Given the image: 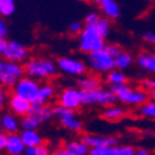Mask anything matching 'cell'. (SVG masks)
Segmentation results:
<instances>
[{"mask_svg": "<svg viewBox=\"0 0 155 155\" xmlns=\"http://www.w3.org/2000/svg\"><path fill=\"white\" fill-rule=\"evenodd\" d=\"M52 155H73V154L68 151L64 147H57L52 150Z\"/></svg>", "mask_w": 155, "mask_h": 155, "instance_id": "40", "label": "cell"}, {"mask_svg": "<svg viewBox=\"0 0 155 155\" xmlns=\"http://www.w3.org/2000/svg\"><path fill=\"white\" fill-rule=\"evenodd\" d=\"M16 4L14 0H0V18L6 19L14 15Z\"/></svg>", "mask_w": 155, "mask_h": 155, "instance_id": "26", "label": "cell"}, {"mask_svg": "<svg viewBox=\"0 0 155 155\" xmlns=\"http://www.w3.org/2000/svg\"><path fill=\"white\" fill-rule=\"evenodd\" d=\"M89 149L93 148H113L118 147L119 139L112 135H101V134H83L81 138Z\"/></svg>", "mask_w": 155, "mask_h": 155, "instance_id": "11", "label": "cell"}, {"mask_svg": "<svg viewBox=\"0 0 155 155\" xmlns=\"http://www.w3.org/2000/svg\"><path fill=\"white\" fill-rule=\"evenodd\" d=\"M57 68L58 71H61L64 74L68 76H74V77H82L84 74H87V63L77 57H72V56H62L58 57L56 61Z\"/></svg>", "mask_w": 155, "mask_h": 155, "instance_id": "6", "label": "cell"}, {"mask_svg": "<svg viewBox=\"0 0 155 155\" xmlns=\"http://www.w3.org/2000/svg\"><path fill=\"white\" fill-rule=\"evenodd\" d=\"M25 155H52V150L50 149L48 145L42 144L35 148H26L25 149Z\"/></svg>", "mask_w": 155, "mask_h": 155, "instance_id": "30", "label": "cell"}, {"mask_svg": "<svg viewBox=\"0 0 155 155\" xmlns=\"http://www.w3.org/2000/svg\"><path fill=\"white\" fill-rule=\"evenodd\" d=\"M94 5L98 8L99 14L110 21L119 19L122 14L119 4L114 0H97V2H94Z\"/></svg>", "mask_w": 155, "mask_h": 155, "instance_id": "13", "label": "cell"}, {"mask_svg": "<svg viewBox=\"0 0 155 155\" xmlns=\"http://www.w3.org/2000/svg\"><path fill=\"white\" fill-rule=\"evenodd\" d=\"M6 45H8V40H6V38H0V56H2V57H3V55L5 52Z\"/></svg>", "mask_w": 155, "mask_h": 155, "instance_id": "43", "label": "cell"}, {"mask_svg": "<svg viewBox=\"0 0 155 155\" xmlns=\"http://www.w3.org/2000/svg\"><path fill=\"white\" fill-rule=\"evenodd\" d=\"M6 141H8V134L0 133V151L5 150V148H6Z\"/></svg>", "mask_w": 155, "mask_h": 155, "instance_id": "41", "label": "cell"}, {"mask_svg": "<svg viewBox=\"0 0 155 155\" xmlns=\"http://www.w3.org/2000/svg\"><path fill=\"white\" fill-rule=\"evenodd\" d=\"M96 29L98 31V34L101 35V37L103 38V40H107V37L109 36L110 34V29H112V21L106 19V18H103L99 20V22L96 25Z\"/></svg>", "mask_w": 155, "mask_h": 155, "instance_id": "28", "label": "cell"}, {"mask_svg": "<svg viewBox=\"0 0 155 155\" xmlns=\"http://www.w3.org/2000/svg\"><path fill=\"white\" fill-rule=\"evenodd\" d=\"M106 82L109 87H114V86H122V84H127L128 83V76L124 73V71L120 70H113L110 72H108L106 74Z\"/></svg>", "mask_w": 155, "mask_h": 155, "instance_id": "23", "label": "cell"}, {"mask_svg": "<svg viewBox=\"0 0 155 155\" xmlns=\"http://www.w3.org/2000/svg\"><path fill=\"white\" fill-rule=\"evenodd\" d=\"M9 91L3 86H0V110H3L5 107H8V101H9Z\"/></svg>", "mask_w": 155, "mask_h": 155, "instance_id": "35", "label": "cell"}, {"mask_svg": "<svg viewBox=\"0 0 155 155\" xmlns=\"http://www.w3.org/2000/svg\"><path fill=\"white\" fill-rule=\"evenodd\" d=\"M25 147L24 141L20 137V134H11L8 135V141H6V148L5 151L8 155H15V154H24L25 153Z\"/></svg>", "mask_w": 155, "mask_h": 155, "instance_id": "20", "label": "cell"}, {"mask_svg": "<svg viewBox=\"0 0 155 155\" xmlns=\"http://www.w3.org/2000/svg\"><path fill=\"white\" fill-rule=\"evenodd\" d=\"M0 133H4V132H3V128H2V125H0Z\"/></svg>", "mask_w": 155, "mask_h": 155, "instance_id": "46", "label": "cell"}, {"mask_svg": "<svg viewBox=\"0 0 155 155\" xmlns=\"http://www.w3.org/2000/svg\"><path fill=\"white\" fill-rule=\"evenodd\" d=\"M20 125H21V130H37V128L40 127V123L34 117L28 114L26 117L20 119Z\"/></svg>", "mask_w": 155, "mask_h": 155, "instance_id": "29", "label": "cell"}, {"mask_svg": "<svg viewBox=\"0 0 155 155\" xmlns=\"http://www.w3.org/2000/svg\"><path fill=\"white\" fill-rule=\"evenodd\" d=\"M118 155H135V148L133 145H118Z\"/></svg>", "mask_w": 155, "mask_h": 155, "instance_id": "36", "label": "cell"}, {"mask_svg": "<svg viewBox=\"0 0 155 155\" xmlns=\"http://www.w3.org/2000/svg\"><path fill=\"white\" fill-rule=\"evenodd\" d=\"M76 87L80 88L81 91H93V89L102 87V80L97 74H84L78 77L76 81Z\"/></svg>", "mask_w": 155, "mask_h": 155, "instance_id": "18", "label": "cell"}, {"mask_svg": "<svg viewBox=\"0 0 155 155\" xmlns=\"http://www.w3.org/2000/svg\"><path fill=\"white\" fill-rule=\"evenodd\" d=\"M4 66H5V60L4 58H0V81H2V78L4 77V74H5Z\"/></svg>", "mask_w": 155, "mask_h": 155, "instance_id": "44", "label": "cell"}, {"mask_svg": "<svg viewBox=\"0 0 155 155\" xmlns=\"http://www.w3.org/2000/svg\"><path fill=\"white\" fill-rule=\"evenodd\" d=\"M5 74L10 76L12 78H15L16 81H19L20 78L25 76V71H24V64L19 63V62H11V61H5Z\"/></svg>", "mask_w": 155, "mask_h": 155, "instance_id": "25", "label": "cell"}, {"mask_svg": "<svg viewBox=\"0 0 155 155\" xmlns=\"http://www.w3.org/2000/svg\"><path fill=\"white\" fill-rule=\"evenodd\" d=\"M153 55H154V56H155V51H154V52H153Z\"/></svg>", "mask_w": 155, "mask_h": 155, "instance_id": "48", "label": "cell"}, {"mask_svg": "<svg viewBox=\"0 0 155 155\" xmlns=\"http://www.w3.org/2000/svg\"><path fill=\"white\" fill-rule=\"evenodd\" d=\"M29 115L34 117L38 123L42 124L46 123L48 120H51L55 117V109L52 106L46 104V106H37V104H32L31 109L29 112Z\"/></svg>", "mask_w": 155, "mask_h": 155, "instance_id": "16", "label": "cell"}, {"mask_svg": "<svg viewBox=\"0 0 155 155\" xmlns=\"http://www.w3.org/2000/svg\"><path fill=\"white\" fill-rule=\"evenodd\" d=\"M86 63L88 70H91L96 74H107L108 72L115 70L114 58L106 52V50L96 51V52L87 55Z\"/></svg>", "mask_w": 155, "mask_h": 155, "instance_id": "4", "label": "cell"}, {"mask_svg": "<svg viewBox=\"0 0 155 155\" xmlns=\"http://www.w3.org/2000/svg\"><path fill=\"white\" fill-rule=\"evenodd\" d=\"M138 114L140 117H144L148 119H154L155 120V101L149 99L143 106L138 108Z\"/></svg>", "mask_w": 155, "mask_h": 155, "instance_id": "27", "label": "cell"}, {"mask_svg": "<svg viewBox=\"0 0 155 155\" xmlns=\"http://www.w3.org/2000/svg\"><path fill=\"white\" fill-rule=\"evenodd\" d=\"M141 38H143V41L147 42L148 45L150 46H155V32L153 31H147L141 35Z\"/></svg>", "mask_w": 155, "mask_h": 155, "instance_id": "38", "label": "cell"}, {"mask_svg": "<svg viewBox=\"0 0 155 155\" xmlns=\"http://www.w3.org/2000/svg\"><path fill=\"white\" fill-rule=\"evenodd\" d=\"M41 83L31 78V77L24 76L22 78H20L16 84L14 86V88L11 89V94H15L18 97H21L24 99H26L29 102H32L38 92V88H40Z\"/></svg>", "mask_w": 155, "mask_h": 155, "instance_id": "8", "label": "cell"}, {"mask_svg": "<svg viewBox=\"0 0 155 155\" xmlns=\"http://www.w3.org/2000/svg\"><path fill=\"white\" fill-rule=\"evenodd\" d=\"M106 45V41L101 37L96 26H84L83 31L78 36V48L86 55L104 50Z\"/></svg>", "mask_w": 155, "mask_h": 155, "instance_id": "3", "label": "cell"}, {"mask_svg": "<svg viewBox=\"0 0 155 155\" xmlns=\"http://www.w3.org/2000/svg\"><path fill=\"white\" fill-rule=\"evenodd\" d=\"M25 76L31 77L36 81H46L51 80L57 74V64L54 60L35 56L30 57L26 62H24Z\"/></svg>", "mask_w": 155, "mask_h": 155, "instance_id": "1", "label": "cell"}, {"mask_svg": "<svg viewBox=\"0 0 155 155\" xmlns=\"http://www.w3.org/2000/svg\"><path fill=\"white\" fill-rule=\"evenodd\" d=\"M30 52L29 48L24 44L16 41V40H10L8 41L5 52L3 55L5 61H11V62H26L30 58Z\"/></svg>", "mask_w": 155, "mask_h": 155, "instance_id": "10", "label": "cell"}, {"mask_svg": "<svg viewBox=\"0 0 155 155\" xmlns=\"http://www.w3.org/2000/svg\"><path fill=\"white\" fill-rule=\"evenodd\" d=\"M134 62H135V57L133 56V54L129 52V51H125V50H123V52L119 54L117 57L114 58L115 68L120 70V71L128 70Z\"/></svg>", "mask_w": 155, "mask_h": 155, "instance_id": "24", "label": "cell"}, {"mask_svg": "<svg viewBox=\"0 0 155 155\" xmlns=\"http://www.w3.org/2000/svg\"><path fill=\"white\" fill-rule=\"evenodd\" d=\"M84 29V24L82 21H72L68 25V32L72 36H80Z\"/></svg>", "mask_w": 155, "mask_h": 155, "instance_id": "33", "label": "cell"}, {"mask_svg": "<svg viewBox=\"0 0 155 155\" xmlns=\"http://www.w3.org/2000/svg\"><path fill=\"white\" fill-rule=\"evenodd\" d=\"M117 97L110 91V88H97L93 91H83L82 92V104L83 106H92L98 104L103 107H109L115 104Z\"/></svg>", "mask_w": 155, "mask_h": 155, "instance_id": "5", "label": "cell"}, {"mask_svg": "<svg viewBox=\"0 0 155 155\" xmlns=\"http://www.w3.org/2000/svg\"><path fill=\"white\" fill-rule=\"evenodd\" d=\"M135 155H150V150L144 147H139L135 148Z\"/></svg>", "mask_w": 155, "mask_h": 155, "instance_id": "42", "label": "cell"}, {"mask_svg": "<svg viewBox=\"0 0 155 155\" xmlns=\"http://www.w3.org/2000/svg\"><path fill=\"white\" fill-rule=\"evenodd\" d=\"M0 125L3 128V132L8 135L19 134V132L21 130L20 118L10 112H4L0 114Z\"/></svg>", "mask_w": 155, "mask_h": 155, "instance_id": "14", "label": "cell"}, {"mask_svg": "<svg viewBox=\"0 0 155 155\" xmlns=\"http://www.w3.org/2000/svg\"><path fill=\"white\" fill-rule=\"evenodd\" d=\"M55 97H56V87L52 83H41L35 99L31 103L37 106H46Z\"/></svg>", "mask_w": 155, "mask_h": 155, "instance_id": "15", "label": "cell"}, {"mask_svg": "<svg viewBox=\"0 0 155 155\" xmlns=\"http://www.w3.org/2000/svg\"><path fill=\"white\" fill-rule=\"evenodd\" d=\"M101 19H102V15L99 14V11L92 10V11H89L88 14L84 16L83 24H84V26H96V25L99 22Z\"/></svg>", "mask_w": 155, "mask_h": 155, "instance_id": "31", "label": "cell"}, {"mask_svg": "<svg viewBox=\"0 0 155 155\" xmlns=\"http://www.w3.org/2000/svg\"><path fill=\"white\" fill-rule=\"evenodd\" d=\"M128 110L125 107L119 106V104H113L109 107H106L102 112V118L108 122H118L123 119L127 115Z\"/></svg>", "mask_w": 155, "mask_h": 155, "instance_id": "19", "label": "cell"}, {"mask_svg": "<svg viewBox=\"0 0 155 155\" xmlns=\"http://www.w3.org/2000/svg\"><path fill=\"white\" fill-rule=\"evenodd\" d=\"M141 87H143L147 92H154L155 91V78H144L141 81Z\"/></svg>", "mask_w": 155, "mask_h": 155, "instance_id": "37", "label": "cell"}, {"mask_svg": "<svg viewBox=\"0 0 155 155\" xmlns=\"http://www.w3.org/2000/svg\"><path fill=\"white\" fill-rule=\"evenodd\" d=\"M135 63L143 71L155 74V56L149 51H140L135 56Z\"/></svg>", "mask_w": 155, "mask_h": 155, "instance_id": "17", "label": "cell"}, {"mask_svg": "<svg viewBox=\"0 0 155 155\" xmlns=\"http://www.w3.org/2000/svg\"><path fill=\"white\" fill-rule=\"evenodd\" d=\"M104 50H106V52L109 56H112L113 58H115L119 54L123 52V47L119 46V45H117V44H107L106 47H104Z\"/></svg>", "mask_w": 155, "mask_h": 155, "instance_id": "34", "label": "cell"}, {"mask_svg": "<svg viewBox=\"0 0 155 155\" xmlns=\"http://www.w3.org/2000/svg\"><path fill=\"white\" fill-rule=\"evenodd\" d=\"M54 109H55V117L58 119V123L63 129L70 132H81L83 129V124L81 119L77 117L74 110L63 108L60 106L54 107Z\"/></svg>", "mask_w": 155, "mask_h": 155, "instance_id": "9", "label": "cell"}, {"mask_svg": "<svg viewBox=\"0 0 155 155\" xmlns=\"http://www.w3.org/2000/svg\"><path fill=\"white\" fill-rule=\"evenodd\" d=\"M63 147L68 151H71L73 155H88L89 150H91L82 139H71L66 141V144Z\"/></svg>", "mask_w": 155, "mask_h": 155, "instance_id": "22", "label": "cell"}, {"mask_svg": "<svg viewBox=\"0 0 155 155\" xmlns=\"http://www.w3.org/2000/svg\"><path fill=\"white\" fill-rule=\"evenodd\" d=\"M110 91L115 94L117 101L120 102L124 106L129 107H140L144 103L149 101V92H147L144 88H134L132 86L122 84V86H114L109 87Z\"/></svg>", "mask_w": 155, "mask_h": 155, "instance_id": "2", "label": "cell"}, {"mask_svg": "<svg viewBox=\"0 0 155 155\" xmlns=\"http://www.w3.org/2000/svg\"><path fill=\"white\" fill-rule=\"evenodd\" d=\"M88 155H118V147L113 148H93Z\"/></svg>", "mask_w": 155, "mask_h": 155, "instance_id": "32", "label": "cell"}, {"mask_svg": "<svg viewBox=\"0 0 155 155\" xmlns=\"http://www.w3.org/2000/svg\"><path fill=\"white\" fill-rule=\"evenodd\" d=\"M8 32H9V29H8V24L5 19L0 18V38H6Z\"/></svg>", "mask_w": 155, "mask_h": 155, "instance_id": "39", "label": "cell"}, {"mask_svg": "<svg viewBox=\"0 0 155 155\" xmlns=\"http://www.w3.org/2000/svg\"><path fill=\"white\" fill-rule=\"evenodd\" d=\"M149 96H150V99H154L155 101V91L154 92H149Z\"/></svg>", "mask_w": 155, "mask_h": 155, "instance_id": "45", "label": "cell"}, {"mask_svg": "<svg viewBox=\"0 0 155 155\" xmlns=\"http://www.w3.org/2000/svg\"><path fill=\"white\" fill-rule=\"evenodd\" d=\"M57 106L71 110L80 109L82 104V91L77 87H67L60 91L57 94Z\"/></svg>", "mask_w": 155, "mask_h": 155, "instance_id": "7", "label": "cell"}, {"mask_svg": "<svg viewBox=\"0 0 155 155\" xmlns=\"http://www.w3.org/2000/svg\"><path fill=\"white\" fill-rule=\"evenodd\" d=\"M31 106H32L31 102L10 93V97L8 101V109L10 113L15 114L16 117H19V118L26 117L31 109Z\"/></svg>", "mask_w": 155, "mask_h": 155, "instance_id": "12", "label": "cell"}, {"mask_svg": "<svg viewBox=\"0 0 155 155\" xmlns=\"http://www.w3.org/2000/svg\"><path fill=\"white\" fill-rule=\"evenodd\" d=\"M15 155H25V153L24 154H15Z\"/></svg>", "mask_w": 155, "mask_h": 155, "instance_id": "47", "label": "cell"}, {"mask_svg": "<svg viewBox=\"0 0 155 155\" xmlns=\"http://www.w3.org/2000/svg\"><path fill=\"white\" fill-rule=\"evenodd\" d=\"M19 134L26 148H35L44 144V138L38 130H21Z\"/></svg>", "mask_w": 155, "mask_h": 155, "instance_id": "21", "label": "cell"}]
</instances>
